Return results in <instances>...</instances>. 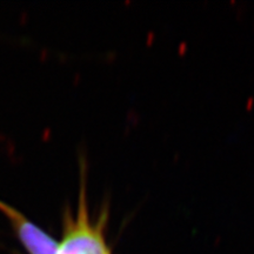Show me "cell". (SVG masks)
Listing matches in <instances>:
<instances>
[{
	"mask_svg": "<svg viewBox=\"0 0 254 254\" xmlns=\"http://www.w3.org/2000/svg\"><path fill=\"white\" fill-rule=\"evenodd\" d=\"M81 183L77 211L65 215L64 237L57 254H111L105 238L109 214L103 209L95 220L91 217L84 178Z\"/></svg>",
	"mask_w": 254,
	"mask_h": 254,
	"instance_id": "obj_1",
	"label": "cell"
},
{
	"mask_svg": "<svg viewBox=\"0 0 254 254\" xmlns=\"http://www.w3.org/2000/svg\"><path fill=\"white\" fill-rule=\"evenodd\" d=\"M0 211L6 215L14 231L17 232L19 240L30 254H57L59 244L45 233L36 224L28 220L23 213L0 201Z\"/></svg>",
	"mask_w": 254,
	"mask_h": 254,
	"instance_id": "obj_2",
	"label": "cell"
}]
</instances>
